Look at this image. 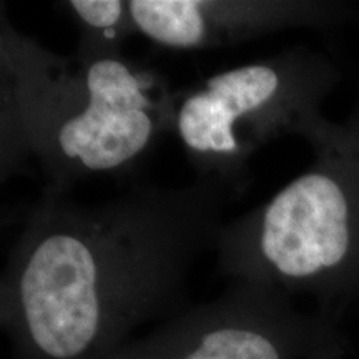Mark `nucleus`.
I'll return each instance as SVG.
<instances>
[{"label":"nucleus","instance_id":"nucleus-1","mask_svg":"<svg viewBox=\"0 0 359 359\" xmlns=\"http://www.w3.org/2000/svg\"><path fill=\"white\" fill-rule=\"evenodd\" d=\"M233 196L201 178L135 183L98 205L43 190L0 280L11 359H107L137 327L185 309L188 273L217 250Z\"/></svg>","mask_w":359,"mask_h":359},{"label":"nucleus","instance_id":"nucleus-2","mask_svg":"<svg viewBox=\"0 0 359 359\" xmlns=\"http://www.w3.org/2000/svg\"><path fill=\"white\" fill-rule=\"evenodd\" d=\"M177 93L125 53L57 55L0 8L2 182L34 158L47 191L130 175L173 133Z\"/></svg>","mask_w":359,"mask_h":359},{"label":"nucleus","instance_id":"nucleus-3","mask_svg":"<svg viewBox=\"0 0 359 359\" xmlns=\"http://www.w3.org/2000/svg\"><path fill=\"white\" fill-rule=\"evenodd\" d=\"M309 147L313 161L302 175L224 223L218 273L308 296L339 321L359 303V98Z\"/></svg>","mask_w":359,"mask_h":359},{"label":"nucleus","instance_id":"nucleus-4","mask_svg":"<svg viewBox=\"0 0 359 359\" xmlns=\"http://www.w3.org/2000/svg\"><path fill=\"white\" fill-rule=\"evenodd\" d=\"M339 80L333 58L296 45L178 92L173 133L196 178L243 193L250 161L264 145L283 137L311 145L325 132L331 120L323 105Z\"/></svg>","mask_w":359,"mask_h":359},{"label":"nucleus","instance_id":"nucleus-5","mask_svg":"<svg viewBox=\"0 0 359 359\" xmlns=\"http://www.w3.org/2000/svg\"><path fill=\"white\" fill-rule=\"evenodd\" d=\"M338 323L278 290L230 281L218 298L187 306L107 359H308Z\"/></svg>","mask_w":359,"mask_h":359},{"label":"nucleus","instance_id":"nucleus-6","mask_svg":"<svg viewBox=\"0 0 359 359\" xmlns=\"http://www.w3.org/2000/svg\"><path fill=\"white\" fill-rule=\"evenodd\" d=\"M138 35L168 50L235 47L291 29H333L356 19L338 0H128Z\"/></svg>","mask_w":359,"mask_h":359},{"label":"nucleus","instance_id":"nucleus-7","mask_svg":"<svg viewBox=\"0 0 359 359\" xmlns=\"http://www.w3.org/2000/svg\"><path fill=\"white\" fill-rule=\"evenodd\" d=\"M64 7L79 24L80 52L123 53L125 42L137 34L125 0H70Z\"/></svg>","mask_w":359,"mask_h":359},{"label":"nucleus","instance_id":"nucleus-8","mask_svg":"<svg viewBox=\"0 0 359 359\" xmlns=\"http://www.w3.org/2000/svg\"><path fill=\"white\" fill-rule=\"evenodd\" d=\"M308 359H344V346L339 330L333 331V333L327 336Z\"/></svg>","mask_w":359,"mask_h":359}]
</instances>
